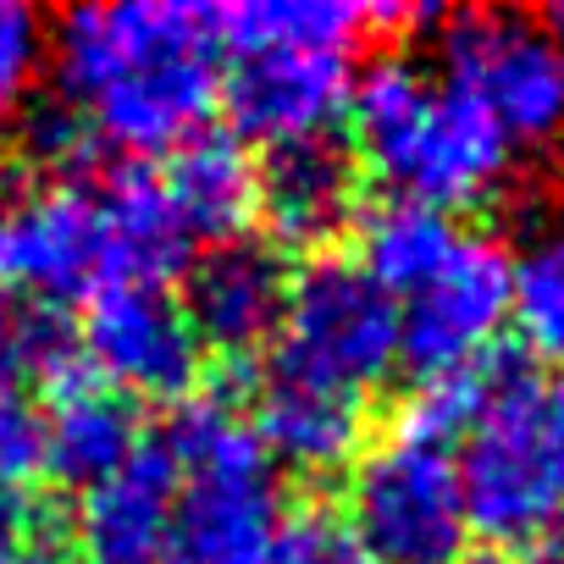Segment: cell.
Wrapping results in <instances>:
<instances>
[{
  "instance_id": "2",
  "label": "cell",
  "mask_w": 564,
  "mask_h": 564,
  "mask_svg": "<svg viewBox=\"0 0 564 564\" xmlns=\"http://www.w3.org/2000/svg\"><path fill=\"white\" fill-rule=\"evenodd\" d=\"M454 459L470 536L514 553L564 536V371L542 360L481 366Z\"/></svg>"
},
{
  "instance_id": "28",
  "label": "cell",
  "mask_w": 564,
  "mask_h": 564,
  "mask_svg": "<svg viewBox=\"0 0 564 564\" xmlns=\"http://www.w3.org/2000/svg\"><path fill=\"white\" fill-rule=\"evenodd\" d=\"M514 564H564V536H553V542H542V547L520 553Z\"/></svg>"
},
{
  "instance_id": "27",
  "label": "cell",
  "mask_w": 564,
  "mask_h": 564,
  "mask_svg": "<svg viewBox=\"0 0 564 564\" xmlns=\"http://www.w3.org/2000/svg\"><path fill=\"white\" fill-rule=\"evenodd\" d=\"M40 514H34V503H29V492H7L0 487V542L7 536H18L23 525H34Z\"/></svg>"
},
{
  "instance_id": "16",
  "label": "cell",
  "mask_w": 564,
  "mask_h": 564,
  "mask_svg": "<svg viewBox=\"0 0 564 564\" xmlns=\"http://www.w3.org/2000/svg\"><path fill=\"white\" fill-rule=\"evenodd\" d=\"M139 454V415L133 399L106 388L100 377L56 382L45 410V470L67 487H95Z\"/></svg>"
},
{
  "instance_id": "20",
  "label": "cell",
  "mask_w": 564,
  "mask_h": 564,
  "mask_svg": "<svg viewBox=\"0 0 564 564\" xmlns=\"http://www.w3.org/2000/svg\"><path fill=\"white\" fill-rule=\"evenodd\" d=\"M106 194V210H111V227H117V249H122V265L128 276H144V282H166V271L183 265V254L194 249L166 205V188L150 166H122L100 183Z\"/></svg>"
},
{
  "instance_id": "8",
  "label": "cell",
  "mask_w": 564,
  "mask_h": 564,
  "mask_svg": "<svg viewBox=\"0 0 564 564\" xmlns=\"http://www.w3.org/2000/svg\"><path fill=\"white\" fill-rule=\"evenodd\" d=\"M399 366V305L355 254H322L289 276L276 366L349 399H366Z\"/></svg>"
},
{
  "instance_id": "29",
  "label": "cell",
  "mask_w": 564,
  "mask_h": 564,
  "mask_svg": "<svg viewBox=\"0 0 564 564\" xmlns=\"http://www.w3.org/2000/svg\"><path fill=\"white\" fill-rule=\"evenodd\" d=\"M547 29H553V40L564 45V7H553V12H547Z\"/></svg>"
},
{
  "instance_id": "19",
  "label": "cell",
  "mask_w": 564,
  "mask_h": 564,
  "mask_svg": "<svg viewBox=\"0 0 564 564\" xmlns=\"http://www.w3.org/2000/svg\"><path fill=\"white\" fill-rule=\"evenodd\" d=\"M509 322L542 366L564 371V210L542 216L509 254Z\"/></svg>"
},
{
  "instance_id": "25",
  "label": "cell",
  "mask_w": 564,
  "mask_h": 564,
  "mask_svg": "<svg viewBox=\"0 0 564 564\" xmlns=\"http://www.w3.org/2000/svg\"><path fill=\"white\" fill-rule=\"evenodd\" d=\"M29 155H34L40 177H78V166L95 155V139L67 106H51V111L29 117Z\"/></svg>"
},
{
  "instance_id": "10",
  "label": "cell",
  "mask_w": 564,
  "mask_h": 564,
  "mask_svg": "<svg viewBox=\"0 0 564 564\" xmlns=\"http://www.w3.org/2000/svg\"><path fill=\"white\" fill-rule=\"evenodd\" d=\"M84 355L122 399H183L199 377V338L166 282H111L84 311Z\"/></svg>"
},
{
  "instance_id": "23",
  "label": "cell",
  "mask_w": 564,
  "mask_h": 564,
  "mask_svg": "<svg viewBox=\"0 0 564 564\" xmlns=\"http://www.w3.org/2000/svg\"><path fill=\"white\" fill-rule=\"evenodd\" d=\"M40 470H45V410L29 399V388L0 377V487L29 492Z\"/></svg>"
},
{
  "instance_id": "5",
  "label": "cell",
  "mask_w": 564,
  "mask_h": 564,
  "mask_svg": "<svg viewBox=\"0 0 564 564\" xmlns=\"http://www.w3.org/2000/svg\"><path fill=\"white\" fill-rule=\"evenodd\" d=\"M344 520L377 564H459L476 536L454 443L404 415L388 437L360 448Z\"/></svg>"
},
{
  "instance_id": "7",
  "label": "cell",
  "mask_w": 564,
  "mask_h": 564,
  "mask_svg": "<svg viewBox=\"0 0 564 564\" xmlns=\"http://www.w3.org/2000/svg\"><path fill=\"white\" fill-rule=\"evenodd\" d=\"M437 78L465 95L509 150L564 144V45L547 23L476 7L437 29Z\"/></svg>"
},
{
  "instance_id": "4",
  "label": "cell",
  "mask_w": 564,
  "mask_h": 564,
  "mask_svg": "<svg viewBox=\"0 0 564 564\" xmlns=\"http://www.w3.org/2000/svg\"><path fill=\"white\" fill-rule=\"evenodd\" d=\"M161 443L177 465L161 564H271L289 509L254 421L227 399H194Z\"/></svg>"
},
{
  "instance_id": "3",
  "label": "cell",
  "mask_w": 564,
  "mask_h": 564,
  "mask_svg": "<svg viewBox=\"0 0 564 564\" xmlns=\"http://www.w3.org/2000/svg\"><path fill=\"white\" fill-rule=\"evenodd\" d=\"M349 128L360 161L393 188V199L454 216L492 205L514 183L509 139L410 56H382L355 73Z\"/></svg>"
},
{
  "instance_id": "17",
  "label": "cell",
  "mask_w": 564,
  "mask_h": 564,
  "mask_svg": "<svg viewBox=\"0 0 564 564\" xmlns=\"http://www.w3.org/2000/svg\"><path fill=\"white\" fill-rule=\"evenodd\" d=\"M355 161L333 139L271 150L260 166V216L289 243H322L355 216Z\"/></svg>"
},
{
  "instance_id": "24",
  "label": "cell",
  "mask_w": 564,
  "mask_h": 564,
  "mask_svg": "<svg viewBox=\"0 0 564 564\" xmlns=\"http://www.w3.org/2000/svg\"><path fill=\"white\" fill-rule=\"evenodd\" d=\"M271 564H377L355 525L327 509H305L282 520V536L271 547Z\"/></svg>"
},
{
  "instance_id": "1",
  "label": "cell",
  "mask_w": 564,
  "mask_h": 564,
  "mask_svg": "<svg viewBox=\"0 0 564 564\" xmlns=\"http://www.w3.org/2000/svg\"><path fill=\"white\" fill-rule=\"evenodd\" d=\"M221 56L216 12L183 0L78 7L51 40L62 106L122 155H172L199 139L221 100Z\"/></svg>"
},
{
  "instance_id": "9",
  "label": "cell",
  "mask_w": 564,
  "mask_h": 564,
  "mask_svg": "<svg viewBox=\"0 0 564 564\" xmlns=\"http://www.w3.org/2000/svg\"><path fill=\"white\" fill-rule=\"evenodd\" d=\"M399 305V360L426 382H465L492 366L509 327V249L487 232L459 227V238L393 294Z\"/></svg>"
},
{
  "instance_id": "11",
  "label": "cell",
  "mask_w": 564,
  "mask_h": 564,
  "mask_svg": "<svg viewBox=\"0 0 564 564\" xmlns=\"http://www.w3.org/2000/svg\"><path fill=\"white\" fill-rule=\"evenodd\" d=\"M349 95H355V56L344 51L249 45L232 51V67L221 78V100L238 139L265 150L333 139V122L349 117Z\"/></svg>"
},
{
  "instance_id": "15",
  "label": "cell",
  "mask_w": 564,
  "mask_h": 564,
  "mask_svg": "<svg viewBox=\"0 0 564 564\" xmlns=\"http://www.w3.org/2000/svg\"><path fill=\"white\" fill-rule=\"evenodd\" d=\"M188 243H238L260 216V166L227 133H199L155 172Z\"/></svg>"
},
{
  "instance_id": "21",
  "label": "cell",
  "mask_w": 564,
  "mask_h": 564,
  "mask_svg": "<svg viewBox=\"0 0 564 564\" xmlns=\"http://www.w3.org/2000/svg\"><path fill=\"white\" fill-rule=\"evenodd\" d=\"M73 360H78V338L67 333L62 311L0 294V377L18 382V388L67 382Z\"/></svg>"
},
{
  "instance_id": "22",
  "label": "cell",
  "mask_w": 564,
  "mask_h": 564,
  "mask_svg": "<svg viewBox=\"0 0 564 564\" xmlns=\"http://www.w3.org/2000/svg\"><path fill=\"white\" fill-rule=\"evenodd\" d=\"M45 67H51V34L40 12L18 7V0H0V117L29 106Z\"/></svg>"
},
{
  "instance_id": "26",
  "label": "cell",
  "mask_w": 564,
  "mask_h": 564,
  "mask_svg": "<svg viewBox=\"0 0 564 564\" xmlns=\"http://www.w3.org/2000/svg\"><path fill=\"white\" fill-rule=\"evenodd\" d=\"M0 564H78V553H73V542H62L51 525L34 520L18 536L0 542Z\"/></svg>"
},
{
  "instance_id": "13",
  "label": "cell",
  "mask_w": 564,
  "mask_h": 564,
  "mask_svg": "<svg viewBox=\"0 0 564 564\" xmlns=\"http://www.w3.org/2000/svg\"><path fill=\"white\" fill-rule=\"evenodd\" d=\"M172 503H177V465L166 443H139V454L122 470L84 487L73 525L78 564H161Z\"/></svg>"
},
{
  "instance_id": "14",
  "label": "cell",
  "mask_w": 564,
  "mask_h": 564,
  "mask_svg": "<svg viewBox=\"0 0 564 564\" xmlns=\"http://www.w3.org/2000/svg\"><path fill=\"white\" fill-rule=\"evenodd\" d=\"M254 437L265 443L271 465H289L300 476L344 470L366 448V399L271 371L254 399Z\"/></svg>"
},
{
  "instance_id": "6",
  "label": "cell",
  "mask_w": 564,
  "mask_h": 564,
  "mask_svg": "<svg viewBox=\"0 0 564 564\" xmlns=\"http://www.w3.org/2000/svg\"><path fill=\"white\" fill-rule=\"evenodd\" d=\"M128 282L117 227L100 183L29 177L0 194V294L45 311L89 305L100 289Z\"/></svg>"
},
{
  "instance_id": "18",
  "label": "cell",
  "mask_w": 564,
  "mask_h": 564,
  "mask_svg": "<svg viewBox=\"0 0 564 564\" xmlns=\"http://www.w3.org/2000/svg\"><path fill=\"white\" fill-rule=\"evenodd\" d=\"M221 51L249 45H300V51H344L371 34V7L349 0H254V7H221L216 12Z\"/></svg>"
},
{
  "instance_id": "12",
  "label": "cell",
  "mask_w": 564,
  "mask_h": 564,
  "mask_svg": "<svg viewBox=\"0 0 564 564\" xmlns=\"http://www.w3.org/2000/svg\"><path fill=\"white\" fill-rule=\"evenodd\" d=\"M282 305H289V271L265 243H249V238L205 249L188 271V294H183L199 349L227 355V360L260 355L282 327Z\"/></svg>"
}]
</instances>
